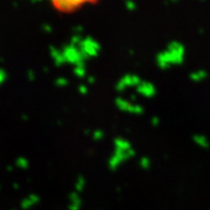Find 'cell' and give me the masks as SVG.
Instances as JSON below:
<instances>
[{
    "label": "cell",
    "instance_id": "obj_4",
    "mask_svg": "<svg viewBox=\"0 0 210 210\" xmlns=\"http://www.w3.org/2000/svg\"><path fill=\"white\" fill-rule=\"evenodd\" d=\"M84 184H85V181H84V179H82V177H79L78 179V183L76 184V189L78 191L82 190V188L81 187H84Z\"/></svg>",
    "mask_w": 210,
    "mask_h": 210
},
{
    "label": "cell",
    "instance_id": "obj_3",
    "mask_svg": "<svg viewBox=\"0 0 210 210\" xmlns=\"http://www.w3.org/2000/svg\"><path fill=\"white\" fill-rule=\"evenodd\" d=\"M16 166L18 167H21V168H27L28 167V161L24 158H19L16 160Z\"/></svg>",
    "mask_w": 210,
    "mask_h": 210
},
{
    "label": "cell",
    "instance_id": "obj_1",
    "mask_svg": "<svg viewBox=\"0 0 210 210\" xmlns=\"http://www.w3.org/2000/svg\"><path fill=\"white\" fill-rule=\"evenodd\" d=\"M93 1H96V0H52L54 6L62 11H72V9H76L78 7L93 2Z\"/></svg>",
    "mask_w": 210,
    "mask_h": 210
},
{
    "label": "cell",
    "instance_id": "obj_2",
    "mask_svg": "<svg viewBox=\"0 0 210 210\" xmlns=\"http://www.w3.org/2000/svg\"><path fill=\"white\" fill-rule=\"evenodd\" d=\"M38 202H39V197L36 195H31L27 198H25V201L21 203V207H22V209H29V208H32L34 204L38 203Z\"/></svg>",
    "mask_w": 210,
    "mask_h": 210
},
{
    "label": "cell",
    "instance_id": "obj_7",
    "mask_svg": "<svg viewBox=\"0 0 210 210\" xmlns=\"http://www.w3.org/2000/svg\"><path fill=\"white\" fill-rule=\"evenodd\" d=\"M79 89H81V92H83V93H86V86H83V85H81L79 86Z\"/></svg>",
    "mask_w": 210,
    "mask_h": 210
},
{
    "label": "cell",
    "instance_id": "obj_5",
    "mask_svg": "<svg viewBox=\"0 0 210 210\" xmlns=\"http://www.w3.org/2000/svg\"><path fill=\"white\" fill-rule=\"evenodd\" d=\"M92 136H93V139H97V140H98V139H102L104 137V136H103V132H100V131L95 132Z\"/></svg>",
    "mask_w": 210,
    "mask_h": 210
},
{
    "label": "cell",
    "instance_id": "obj_6",
    "mask_svg": "<svg viewBox=\"0 0 210 210\" xmlns=\"http://www.w3.org/2000/svg\"><path fill=\"white\" fill-rule=\"evenodd\" d=\"M5 79H6V74L2 71V70H0V85L5 82Z\"/></svg>",
    "mask_w": 210,
    "mask_h": 210
}]
</instances>
